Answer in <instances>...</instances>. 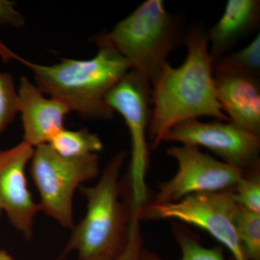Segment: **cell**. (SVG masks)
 I'll return each mask as SVG.
<instances>
[{
	"label": "cell",
	"instance_id": "cell-8",
	"mask_svg": "<svg viewBox=\"0 0 260 260\" xmlns=\"http://www.w3.org/2000/svg\"><path fill=\"white\" fill-rule=\"evenodd\" d=\"M179 169L170 180L159 185L153 204L175 203L188 195L234 189L246 170L202 152L194 145H173L167 150Z\"/></svg>",
	"mask_w": 260,
	"mask_h": 260
},
{
	"label": "cell",
	"instance_id": "cell-13",
	"mask_svg": "<svg viewBox=\"0 0 260 260\" xmlns=\"http://www.w3.org/2000/svg\"><path fill=\"white\" fill-rule=\"evenodd\" d=\"M259 0H229L220 18L206 32L212 64L259 26Z\"/></svg>",
	"mask_w": 260,
	"mask_h": 260
},
{
	"label": "cell",
	"instance_id": "cell-18",
	"mask_svg": "<svg viewBox=\"0 0 260 260\" xmlns=\"http://www.w3.org/2000/svg\"><path fill=\"white\" fill-rule=\"evenodd\" d=\"M233 190L238 204L252 213L260 214L259 162L245 171Z\"/></svg>",
	"mask_w": 260,
	"mask_h": 260
},
{
	"label": "cell",
	"instance_id": "cell-9",
	"mask_svg": "<svg viewBox=\"0 0 260 260\" xmlns=\"http://www.w3.org/2000/svg\"><path fill=\"white\" fill-rule=\"evenodd\" d=\"M162 142L204 147L222 161L243 170L259 162V135L231 121H184L169 130Z\"/></svg>",
	"mask_w": 260,
	"mask_h": 260
},
{
	"label": "cell",
	"instance_id": "cell-6",
	"mask_svg": "<svg viewBox=\"0 0 260 260\" xmlns=\"http://www.w3.org/2000/svg\"><path fill=\"white\" fill-rule=\"evenodd\" d=\"M97 154L68 158L56 153L49 144L34 149L30 174L39 190L41 210L61 226L73 229V200L75 189L85 181L97 177Z\"/></svg>",
	"mask_w": 260,
	"mask_h": 260
},
{
	"label": "cell",
	"instance_id": "cell-10",
	"mask_svg": "<svg viewBox=\"0 0 260 260\" xmlns=\"http://www.w3.org/2000/svg\"><path fill=\"white\" fill-rule=\"evenodd\" d=\"M34 147L23 141L0 151V212L26 239L32 235L34 218L39 205L32 199L25 177V167L31 160Z\"/></svg>",
	"mask_w": 260,
	"mask_h": 260
},
{
	"label": "cell",
	"instance_id": "cell-12",
	"mask_svg": "<svg viewBox=\"0 0 260 260\" xmlns=\"http://www.w3.org/2000/svg\"><path fill=\"white\" fill-rule=\"evenodd\" d=\"M215 93L231 122L260 134V81L250 75L214 74Z\"/></svg>",
	"mask_w": 260,
	"mask_h": 260
},
{
	"label": "cell",
	"instance_id": "cell-7",
	"mask_svg": "<svg viewBox=\"0 0 260 260\" xmlns=\"http://www.w3.org/2000/svg\"><path fill=\"white\" fill-rule=\"evenodd\" d=\"M238 208L233 189L197 193L175 203L146 205L140 220L172 219L195 225L225 246L234 260H247L237 232Z\"/></svg>",
	"mask_w": 260,
	"mask_h": 260
},
{
	"label": "cell",
	"instance_id": "cell-5",
	"mask_svg": "<svg viewBox=\"0 0 260 260\" xmlns=\"http://www.w3.org/2000/svg\"><path fill=\"white\" fill-rule=\"evenodd\" d=\"M151 84L139 73L129 70L107 94L105 102L124 118L131 140L129 210L132 218L140 220L147 205L146 177L149 162L147 135L151 119Z\"/></svg>",
	"mask_w": 260,
	"mask_h": 260
},
{
	"label": "cell",
	"instance_id": "cell-20",
	"mask_svg": "<svg viewBox=\"0 0 260 260\" xmlns=\"http://www.w3.org/2000/svg\"><path fill=\"white\" fill-rule=\"evenodd\" d=\"M15 3L7 0H0V25H9L15 28L23 25L25 19L15 9Z\"/></svg>",
	"mask_w": 260,
	"mask_h": 260
},
{
	"label": "cell",
	"instance_id": "cell-3",
	"mask_svg": "<svg viewBox=\"0 0 260 260\" xmlns=\"http://www.w3.org/2000/svg\"><path fill=\"white\" fill-rule=\"evenodd\" d=\"M126 153H116L108 162L95 185L81 187L87 211L73 227L61 257L77 251L79 260H117L127 242L131 221L129 206L120 199L119 179Z\"/></svg>",
	"mask_w": 260,
	"mask_h": 260
},
{
	"label": "cell",
	"instance_id": "cell-16",
	"mask_svg": "<svg viewBox=\"0 0 260 260\" xmlns=\"http://www.w3.org/2000/svg\"><path fill=\"white\" fill-rule=\"evenodd\" d=\"M213 74L260 75V34L246 47L227 54L213 64Z\"/></svg>",
	"mask_w": 260,
	"mask_h": 260
},
{
	"label": "cell",
	"instance_id": "cell-1",
	"mask_svg": "<svg viewBox=\"0 0 260 260\" xmlns=\"http://www.w3.org/2000/svg\"><path fill=\"white\" fill-rule=\"evenodd\" d=\"M184 44L186 56L183 64L174 68L166 63L150 83L153 109L148 135L153 150L160 146L169 130L184 121L202 116L230 121L217 99L213 64L203 27H192Z\"/></svg>",
	"mask_w": 260,
	"mask_h": 260
},
{
	"label": "cell",
	"instance_id": "cell-21",
	"mask_svg": "<svg viewBox=\"0 0 260 260\" xmlns=\"http://www.w3.org/2000/svg\"><path fill=\"white\" fill-rule=\"evenodd\" d=\"M0 260H14L7 251L0 250Z\"/></svg>",
	"mask_w": 260,
	"mask_h": 260
},
{
	"label": "cell",
	"instance_id": "cell-4",
	"mask_svg": "<svg viewBox=\"0 0 260 260\" xmlns=\"http://www.w3.org/2000/svg\"><path fill=\"white\" fill-rule=\"evenodd\" d=\"M180 22L166 9L162 0H147L110 31L94 39L125 58L134 70L151 83L167 58L184 42Z\"/></svg>",
	"mask_w": 260,
	"mask_h": 260
},
{
	"label": "cell",
	"instance_id": "cell-19",
	"mask_svg": "<svg viewBox=\"0 0 260 260\" xmlns=\"http://www.w3.org/2000/svg\"><path fill=\"white\" fill-rule=\"evenodd\" d=\"M18 90L13 75L0 72V133L14 120L18 114Z\"/></svg>",
	"mask_w": 260,
	"mask_h": 260
},
{
	"label": "cell",
	"instance_id": "cell-17",
	"mask_svg": "<svg viewBox=\"0 0 260 260\" xmlns=\"http://www.w3.org/2000/svg\"><path fill=\"white\" fill-rule=\"evenodd\" d=\"M237 228L239 239L247 260H260V214L239 205Z\"/></svg>",
	"mask_w": 260,
	"mask_h": 260
},
{
	"label": "cell",
	"instance_id": "cell-2",
	"mask_svg": "<svg viewBox=\"0 0 260 260\" xmlns=\"http://www.w3.org/2000/svg\"><path fill=\"white\" fill-rule=\"evenodd\" d=\"M99 48L92 59H62L57 64L43 65L24 59L0 40V56L31 70L36 86L44 95L64 103L84 119L109 120L114 112L106 103V95L131 67L111 48Z\"/></svg>",
	"mask_w": 260,
	"mask_h": 260
},
{
	"label": "cell",
	"instance_id": "cell-14",
	"mask_svg": "<svg viewBox=\"0 0 260 260\" xmlns=\"http://www.w3.org/2000/svg\"><path fill=\"white\" fill-rule=\"evenodd\" d=\"M56 153L68 158H79L97 154L104 148L102 140L88 129H64L49 143Z\"/></svg>",
	"mask_w": 260,
	"mask_h": 260
},
{
	"label": "cell",
	"instance_id": "cell-15",
	"mask_svg": "<svg viewBox=\"0 0 260 260\" xmlns=\"http://www.w3.org/2000/svg\"><path fill=\"white\" fill-rule=\"evenodd\" d=\"M173 234L181 251L179 260H226L221 247L207 248L202 245L199 238L184 225L174 223ZM139 260H165L151 251L142 248Z\"/></svg>",
	"mask_w": 260,
	"mask_h": 260
},
{
	"label": "cell",
	"instance_id": "cell-11",
	"mask_svg": "<svg viewBox=\"0 0 260 260\" xmlns=\"http://www.w3.org/2000/svg\"><path fill=\"white\" fill-rule=\"evenodd\" d=\"M18 95L24 141L34 148L49 144L64 129V119L70 112L69 107L57 99L46 97L26 76L20 79Z\"/></svg>",
	"mask_w": 260,
	"mask_h": 260
}]
</instances>
